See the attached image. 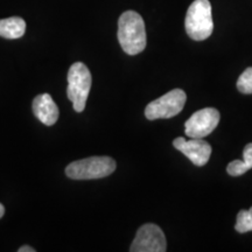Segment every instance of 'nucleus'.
I'll list each match as a JSON object with an SVG mask.
<instances>
[{"instance_id": "f257e3e1", "label": "nucleus", "mask_w": 252, "mask_h": 252, "mask_svg": "<svg viewBox=\"0 0 252 252\" xmlns=\"http://www.w3.org/2000/svg\"><path fill=\"white\" fill-rule=\"evenodd\" d=\"M118 41L126 54L137 55L146 48V28L140 14L126 11L118 20Z\"/></svg>"}, {"instance_id": "f03ea898", "label": "nucleus", "mask_w": 252, "mask_h": 252, "mask_svg": "<svg viewBox=\"0 0 252 252\" xmlns=\"http://www.w3.org/2000/svg\"><path fill=\"white\" fill-rule=\"evenodd\" d=\"M185 28L191 40L203 41L214 31L212 4L209 0H195L186 14Z\"/></svg>"}, {"instance_id": "7ed1b4c3", "label": "nucleus", "mask_w": 252, "mask_h": 252, "mask_svg": "<svg viewBox=\"0 0 252 252\" xmlns=\"http://www.w3.org/2000/svg\"><path fill=\"white\" fill-rule=\"evenodd\" d=\"M116 161L110 157H91L69 163L65 174L74 180H94L111 175Z\"/></svg>"}, {"instance_id": "20e7f679", "label": "nucleus", "mask_w": 252, "mask_h": 252, "mask_svg": "<svg viewBox=\"0 0 252 252\" xmlns=\"http://www.w3.org/2000/svg\"><path fill=\"white\" fill-rule=\"evenodd\" d=\"M90 70L84 63L76 62L68 71L67 96L72 102V106L76 112H82L86 109V103L91 89Z\"/></svg>"}, {"instance_id": "39448f33", "label": "nucleus", "mask_w": 252, "mask_h": 252, "mask_svg": "<svg viewBox=\"0 0 252 252\" xmlns=\"http://www.w3.org/2000/svg\"><path fill=\"white\" fill-rule=\"evenodd\" d=\"M187 94L181 89H173L169 93L151 102L145 109V116L150 121L174 117L185 108Z\"/></svg>"}, {"instance_id": "423d86ee", "label": "nucleus", "mask_w": 252, "mask_h": 252, "mask_svg": "<svg viewBox=\"0 0 252 252\" xmlns=\"http://www.w3.org/2000/svg\"><path fill=\"white\" fill-rule=\"evenodd\" d=\"M167 242L162 230L156 224L147 223L138 229L131 252H165Z\"/></svg>"}, {"instance_id": "0eeeda50", "label": "nucleus", "mask_w": 252, "mask_h": 252, "mask_svg": "<svg viewBox=\"0 0 252 252\" xmlns=\"http://www.w3.org/2000/svg\"><path fill=\"white\" fill-rule=\"evenodd\" d=\"M220 112L214 108L198 110L185 124V133L189 138H204L215 130L220 123Z\"/></svg>"}, {"instance_id": "6e6552de", "label": "nucleus", "mask_w": 252, "mask_h": 252, "mask_svg": "<svg viewBox=\"0 0 252 252\" xmlns=\"http://www.w3.org/2000/svg\"><path fill=\"white\" fill-rule=\"evenodd\" d=\"M173 146L184 153L195 166H204L212 156V146L204 141L203 138H190V140H186L184 137H179L173 141Z\"/></svg>"}, {"instance_id": "1a4fd4ad", "label": "nucleus", "mask_w": 252, "mask_h": 252, "mask_svg": "<svg viewBox=\"0 0 252 252\" xmlns=\"http://www.w3.org/2000/svg\"><path fill=\"white\" fill-rule=\"evenodd\" d=\"M33 112L35 117L46 126L54 125L59 119L58 105L48 94H39L34 98Z\"/></svg>"}, {"instance_id": "9d476101", "label": "nucleus", "mask_w": 252, "mask_h": 252, "mask_svg": "<svg viewBox=\"0 0 252 252\" xmlns=\"http://www.w3.org/2000/svg\"><path fill=\"white\" fill-rule=\"evenodd\" d=\"M26 23L23 18L12 17L0 20V36L5 39H19L25 34Z\"/></svg>"}, {"instance_id": "9b49d317", "label": "nucleus", "mask_w": 252, "mask_h": 252, "mask_svg": "<svg viewBox=\"0 0 252 252\" xmlns=\"http://www.w3.org/2000/svg\"><path fill=\"white\" fill-rule=\"evenodd\" d=\"M244 160H234L226 167V172L231 176H241L252 168V143L248 144L243 151Z\"/></svg>"}, {"instance_id": "f8f14e48", "label": "nucleus", "mask_w": 252, "mask_h": 252, "mask_svg": "<svg viewBox=\"0 0 252 252\" xmlns=\"http://www.w3.org/2000/svg\"><path fill=\"white\" fill-rule=\"evenodd\" d=\"M235 229L239 234L252 231V207L249 210L243 209L237 214Z\"/></svg>"}, {"instance_id": "ddd939ff", "label": "nucleus", "mask_w": 252, "mask_h": 252, "mask_svg": "<svg viewBox=\"0 0 252 252\" xmlns=\"http://www.w3.org/2000/svg\"><path fill=\"white\" fill-rule=\"evenodd\" d=\"M237 89L242 94H252V67L245 69L241 74V76L238 77Z\"/></svg>"}, {"instance_id": "4468645a", "label": "nucleus", "mask_w": 252, "mask_h": 252, "mask_svg": "<svg viewBox=\"0 0 252 252\" xmlns=\"http://www.w3.org/2000/svg\"><path fill=\"white\" fill-rule=\"evenodd\" d=\"M19 252H35V249L31 248V247H27V245H25V247H21L20 249L18 250Z\"/></svg>"}, {"instance_id": "2eb2a0df", "label": "nucleus", "mask_w": 252, "mask_h": 252, "mask_svg": "<svg viewBox=\"0 0 252 252\" xmlns=\"http://www.w3.org/2000/svg\"><path fill=\"white\" fill-rule=\"evenodd\" d=\"M4 214H5V208H4V206H2L1 203H0V219H1V217L4 216Z\"/></svg>"}]
</instances>
